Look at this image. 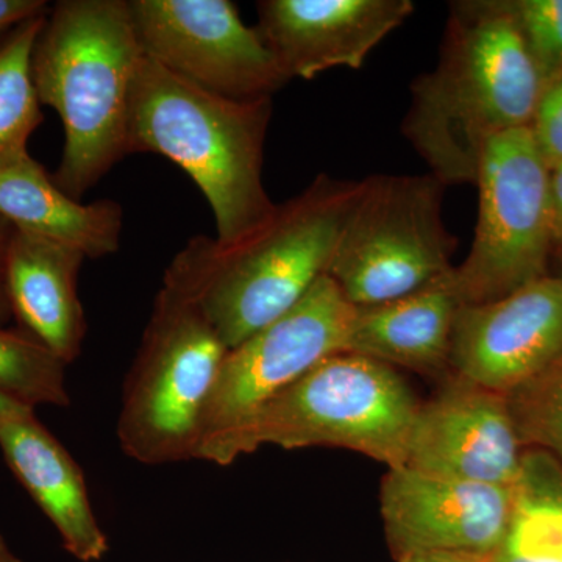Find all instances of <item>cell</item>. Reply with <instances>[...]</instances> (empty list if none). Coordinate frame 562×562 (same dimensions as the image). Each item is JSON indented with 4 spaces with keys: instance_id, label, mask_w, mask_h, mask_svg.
<instances>
[{
    "instance_id": "obj_1",
    "label": "cell",
    "mask_w": 562,
    "mask_h": 562,
    "mask_svg": "<svg viewBox=\"0 0 562 562\" xmlns=\"http://www.w3.org/2000/svg\"><path fill=\"white\" fill-rule=\"evenodd\" d=\"M541 74L501 0L450 5L438 63L412 83L402 135L449 184H475L492 138L530 127Z\"/></svg>"
},
{
    "instance_id": "obj_2",
    "label": "cell",
    "mask_w": 562,
    "mask_h": 562,
    "mask_svg": "<svg viewBox=\"0 0 562 562\" xmlns=\"http://www.w3.org/2000/svg\"><path fill=\"white\" fill-rule=\"evenodd\" d=\"M361 180L321 173L239 241L191 238L162 281L201 306L228 349L279 319L327 276Z\"/></svg>"
},
{
    "instance_id": "obj_3",
    "label": "cell",
    "mask_w": 562,
    "mask_h": 562,
    "mask_svg": "<svg viewBox=\"0 0 562 562\" xmlns=\"http://www.w3.org/2000/svg\"><path fill=\"white\" fill-rule=\"evenodd\" d=\"M131 0H60L32 54L41 105L60 116L61 160L52 179L80 201L128 157L133 81L144 58Z\"/></svg>"
},
{
    "instance_id": "obj_4",
    "label": "cell",
    "mask_w": 562,
    "mask_h": 562,
    "mask_svg": "<svg viewBox=\"0 0 562 562\" xmlns=\"http://www.w3.org/2000/svg\"><path fill=\"white\" fill-rule=\"evenodd\" d=\"M272 99L233 101L195 87L144 55L131 98L128 155L158 154L205 195L216 241L235 243L271 217L262 180Z\"/></svg>"
},
{
    "instance_id": "obj_5",
    "label": "cell",
    "mask_w": 562,
    "mask_h": 562,
    "mask_svg": "<svg viewBox=\"0 0 562 562\" xmlns=\"http://www.w3.org/2000/svg\"><path fill=\"white\" fill-rule=\"evenodd\" d=\"M228 350L201 306L162 281L122 386V452L144 465L198 460Z\"/></svg>"
},
{
    "instance_id": "obj_6",
    "label": "cell",
    "mask_w": 562,
    "mask_h": 562,
    "mask_svg": "<svg viewBox=\"0 0 562 562\" xmlns=\"http://www.w3.org/2000/svg\"><path fill=\"white\" fill-rule=\"evenodd\" d=\"M420 402L397 369L342 351L277 395L233 442L228 465L273 446L333 447L403 468Z\"/></svg>"
},
{
    "instance_id": "obj_7",
    "label": "cell",
    "mask_w": 562,
    "mask_h": 562,
    "mask_svg": "<svg viewBox=\"0 0 562 562\" xmlns=\"http://www.w3.org/2000/svg\"><path fill=\"white\" fill-rule=\"evenodd\" d=\"M446 188L431 173L361 180L328 269L351 305L397 301L452 271L458 241L443 222Z\"/></svg>"
},
{
    "instance_id": "obj_8",
    "label": "cell",
    "mask_w": 562,
    "mask_h": 562,
    "mask_svg": "<svg viewBox=\"0 0 562 562\" xmlns=\"http://www.w3.org/2000/svg\"><path fill=\"white\" fill-rule=\"evenodd\" d=\"M550 169L530 127L495 136L480 161V209L468 258L453 268L461 305L497 301L550 276Z\"/></svg>"
},
{
    "instance_id": "obj_9",
    "label": "cell",
    "mask_w": 562,
    "mask_h": 562,
    "mask_svg": "<svg viewBox=\"0 0 562 562\" xmlns=\"http://www.w3.org/2000/svg\"><path fill=\"white\" fill-rule=\"evenodd\" d=\"M357 310L327 273L290 312L228 350L198 460L228 465L233 442L268 403L321 361L347 351Z\"/></svg>"
},
{
    "instance_id": "obj_10",
    "label": "cell",
    "mask_w": 562,
    "mask_h": 562,
    "mask_svg": "<svg viewBox=\"0 0 562 562\" xmlns=\"http://www.w3.org/2000/svg\"><path fill=\"white\" fill-rule=\"evenodd\" d=\"M144 54L233 101L272 99L291 77L231 0H131Z\"/></svg>"
},
{
    "instance_id": "obj_11",
    "label": "cell",
    "mask_w": 562,
    "mask_h": 562,
    "mask_svg": "<svg viewBox=\"0 0 562 562\" xmlns=\"http://www.w3.org/2000/svg\"><path fill=\"white\" fill-rule=\"evenodd\" d=\"M514 503V486L442 479L409 468L387 469L380 492L395 560L449 553L487 561L508 531Z\"/></svg>"
},
{
    "instance_id": "obj_12",
    "label": "cell",
    "mask_w": 562,
    "mask_h": 562,
    "mask_svg": "<svg viewBox=\"0 0 562 562\" xmlns=\"http://www.w3.org/2000/svg\"><path fill=\"white\" fill-rule=\"evenodd\" d=\"M524 453L506 395L449 373L439 391L420 403L403 468L514 486Z\"/></svg>"
},
{
    "instance_id": "obj_13",
    "label": "cell",
    "mask_w": 562,
    "mask_h": 562,
    "mask_svg": "<svg viewBox=\"0 0 562 562\" xmlns=\"http://www.w3.org/2000/svg\"><path fill=\"white\" fill-rule=\"evenodd\" d=\"M562 353V277L531 281L494 302L461 305L450 372L509 394Z\"/></svg>"
},
{
    "instance_id": "obj_14",
    "label": "cell",
    "mask_w": 562,
    "mask_h": 562,
    "mask_svg": "<svg viewBox=\"0 0 562 562\" xmlns=\"http://www.w3.org/2000/svg\"><path fill=\"white\" fill-rule=\"evenodd\" d=\"M258 25L291 79L360 69L369 54L412 16V0H262Z\"/></svg>"
},
{
    "instance_id": "obj_15",
    "label": "cell",
    "mask_w": 562,
    "mask_h": 562,
    "mask_svg": "<svg viewBox=\"0 0 562 562\" xmlns=\"http://www.w3.org/2000/svg\"><path fill=\"white\" fill-rule=\"evenodd\" d=\"M0 450L10 471L49 519L63 549L80 562H99L110 552L109 536L92 506L76 458L36 417L24 409L0 422Z\"/></svg>"
},
{
    "instance_id": "obj_16",
    "label": "cell",
    "mask_w": 562,
    "mask_h": 562,
    "mask_svg": "<svg viewBox=\"0 0 562 562\" xmlns=\"http://www.w3.org/2000/svg\"><path fill=\"white\" fill-rule=\"evenodd\" d=\"M85 260L72 247L20 231H14L7 255L13 319L68 366L80 357L88 331L79 297Z\"/></svg>"
},
{
    "instance_id": "obj_17",
    "label": "cell",
    "mask_w": 562,
    "mask_h": 562,
    "mask_svg": "<svg viewBox=\"0 0 562 562\" xmlns=\"http://www.w3.org/2000/svg\"><path fill=\"white\" fill-rule=\"evenodd\" d=\"M452 271L397 301L358 308L347 351L446 379L452 373L450 346L461 308Z\"/></svg>"
},
{
    "instance_id": "obj_18",
    "label": "cell",
    "mask_w": 562,
    "mask_h": 562,
    "mask_svg": "<svg viewBox=\"0 0 562 562\" xmlns=\"http://www.w3.org/2000/svg\"><path fill=\"white\" fill-rule=\"evenodd\" d=\"M0 216L16 231L81 251L87 260L116 254L124 228L120 203L76 201L31 154L0 166Z\"/></svg>"
},
{
    "instance_id": "obj_19",
    "label": "cell",
    "mask_w": 562,
    "mask_h": 562,
    "mask_svg": "<svg viewBox=\"0 0 562 562\" xmlns=\"http://www.w3.org/2000/svg\"><path fill=\"white\" fill-rule=\"evenodd\" d=\"M508 531L486 562H562V465L527 449Z\"/></svg>"
},
{
    "instance_id": "obj_20",
    "label": "cell",
    "mask_w": 562,
    "mask_h": 562,
    "mask_svg": "<svg viewBox=\"0 0 562 562\" xmlns=\"http://www.w3.org/2000/svg\"><path fill=\"white\" fill-rule=\"evenodd\" d=\"M46 16L22 24L0 47V166L29 154V139L44 120L32 54Z\"/></svg>"
},
{
    "instance_id": "obj_21",
    "label": "cell",
    "mask_w": 562,
    "mask_h": 562,
    "mask_svg": "<svg viewBox=\"0 0 562 562\" xmlns=\"http://www.w3.org/2000/svg\"><path fill=\"white\" fill-rule=\"evenodd\" d=\"M66 364L21 328L0 327V394L36 409L68 408Z\"/></svg>"
},
{
    "instance_id": "obj_22",
    "label": "cell",
    "mask_w": 562,
    "mask_h": 562,
    "mask_svg": "<svg viewBox=\"0 0 562 562\" xmlns=\"http://www.w3.org/2000/svg\"><path fill=\"white\" fill-rule=\"evenodd\" d=\"M506 402L524 449L542 450L562 465V353Z\"/></svg>"
},
{
    "instance_id": "obj_23",
    "label": "cell",
    "mask_w": 562,
    "mask_h": 562,
    "mask_svg": "<svg viewBox=\"0 0 562 562\" xmlns=\"http://www.w3.org/2000/svg\"><path fill=\"white\" fill-rule=\"evenodd\" d=\"M512 16L543 87L562 76V0H501Z\"/></svg>"
},
{
    "instance_id": "obj_24",
    "label": "cell",
    "mask_w": 562,
    "mask_h": 562,
    "mask_svg": "<svg viewBox=\"0 0 562 562\" xmlns=\"http://www.w3.org/2000/svg\"><path fill=\"white\" fill-rule=\"evenodd\" d=\"M532 139L549 169L562 162V76L543 87L530 124Z\"/></svg>"
},
{
    "instance_id": "obj_25",
    "label": "cell",
    "mask_w": 562,
    "mask_h": 562,
    "mask_svg": "<svg viewBox=\"0 0 562 562\" xmlns=\"http://www.w3.org/2000/svg\"><path fill=\"white\" fill-rule=\"evenodd\" d=\"M49 10L46 0H0V47L22 24L46 16Z\"/></svg>"
},
{
    "instance_id": "obj_26",
    "label": "cell",
    "mask_w": 562,
    "mask_h": 562,
    "mask_svg": "<svg viewBox=\"0 0 562 562\" xmlns=\"http://www.w3.org/2000/svg\"><path fill=\"white\" fill-rule=\"evenodd\" d=\"M14 231L16 228L5 217L0 216V327H9L10 322L13 321L9 292H7V255H9Z\"/></svg>"
},
{
    "instance_id": "obj_27",
    "label": "cell",
    "mask_w": 562,
    "mask_h": 562,
    "mask_svg": "<svg viewBox=\"0 0 562 562\" xmlns=\"http://www.w3.org/2000/svg\"><path fill=\"white\" fill-rule=\"evenodd\" d=\"M549 192L554 250L562 254V162L550 169Z\"/></svg>"
},
{
    "instance_id": "obj_28",
    "label": "cell",
    "mask_w": 562,
    "mask_h": 562,
    "mask_svg": "<svg viewBox=\"0 0 562 562\" xmlns=\"http://www.w3.org/2000/svg\"><path fill=\"white\" fill-rule=\"evenodd\" d=\"M397 562H486L476 558L449 553H414L403 557Z\"/></svg>"
},
{
    "instance_id": "obj_29",
    "label": "cell",
    "mask_w": 562,
    "mask_h": 562,
    "mask_svg": "<svg viewBox=\"0 0 562 562\" xmlns=\"http://www.w3.org/2000/svg\"><path fill=\"white\" fill-rule=\"evenodd\" d=\"M24 409L33 408H29V406L21 405V403L11 401V398L0 394V422L9 419V417L14 416V414L24 412Z\"/></svg>"
},
{
    "instance_id": "obj_30",
    "label": "cell",
    "mask_w": 562,
    "mask_h": 562,
    "mask_svg": "<svg viewBox=\"0 0 562 562\" xmlns=\"http://www.w3.org/2000/svg\"><path fill=\"white\" fill-rule=\"evenodd\" d=\"M0 562H24L13 552V549L9 546V542L3 539L0 535Z\"/></svg>"
},
{
    "instance_id": "obj_31",
    "label": "cell",
    "mask_w": 562,
    "mask_h": 562,
    "mask_svg": "<svg viewBox=\"0 0 562 562\" xmlns=\"http://www.w3.org/2000/svg\"><path fill=\"white\" fill-rule=\"evenodd\" d=\"M561 260H562V257H561ZM557 276L562 277V262H561V269H560V272H558V273H557Z\"/></svg>"
}]
</instances>
